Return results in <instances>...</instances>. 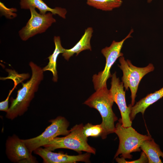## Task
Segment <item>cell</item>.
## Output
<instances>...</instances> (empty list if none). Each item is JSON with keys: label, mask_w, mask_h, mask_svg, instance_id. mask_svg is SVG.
Listing matches in <instances>:
<instances>
[{"label": "cell", "mask_w": 163, "mask_h": 163, "mask_svg": "<svg viewBox=\"0 0 163 163\" xmlns=\"http://www.w3.org/2000/svg\"><path fill=\"white\" fill-rule=\"evenodd\" d=\"M29 65L32 72L30 78L26 83H22V87L18 91L16 97L10 99L11 104L6 115L8 119L13 120L27 111L43 79V69L33 62H30Z\"/></svg>", "instance_id": "obj_1"}, {"label": "cell", "mask_w": 163, "mask_h": 163, "mask_svg": "<svg viewBox=\"0 0 163 163\" xmlns=\"http://www.w3.org/2000/svg\"><path fill=\"white\" fill-rule=\"evenodd\" d=\"M95 91L84 104L96 109L100 113L102 118L101 124L103 129L101 136L104 139L108 135L114 133V123L118 118L112 110L114 102L107 86L101 87Z\"/></svg>", "instance_id": "obj_2"}, {"label": "cell", "mask_w": 163, "mask_h": 163, "mask_svg": "<svg viewBox=\"0 0 163 163\" xmlns=\"http://www.w3.org/2000/svg\"><path fill=\"white\" fill-rule=\"evenodd\" d=\"M114 131L119 139L118 149L115 154V158L121 155L124 158L131 159V153L140 152V146L145 140L152 138L150 136L141 134L131 126L124 127L122 125L121 118L116 124Z\"/></svg>", "instance_id": "obj_3"}, {"label": "cell", "mask_w": 163, "mask_h": 163, "mask_svg": "<svg viewBox=\"0 0 163 163\" xmlns=\"http://www.w3.org/2000/svg\"><path fill=\"white\" fill-rule=\"evenodd\" d=\"M83 124H77L70 129L69 134L62 137H56L43 146L51 151L58 149H66L80 153L82 151L95 154L96 149L87 142V138L82 133Z\"/></svg>", "instance_id": "obj_4"}, {"label": "cell", "mask_w": 163, "mask_h": 163, "mask_svg": "<svg viewBox=\"0 0 163 163\" xmlns=\"http://www.w3.org/2000/svg\"><path fill=\"white\" fill-rule=\"evenodd\" d=\"M119 60L120 65L118 66L123 73L122 82L125 90H128L129 88L130 90L131 104L133 106L135 104L136 94L141 80L145 75L153 71L155 67L152 63L145 67H136L130 60H126L123 56L120 57Z\"/></svg>", "instance_id": "obj_5"}, {"label": "cell", "mask_w": 163, "mask_h": 163, "mask_svg": "<svg viewBox=\"0 0 163 163\" xmlns=\"http://www.w3.org/2000/svg\"><path fill=\"white\" fill-rule=\"evenodd\" d=\"M133 32V29H131L128 34L121 40H113L109 46L106 47L101 50V52L106 59V64L103 71L93 76L92 81L95 90L107 86V80L112 76L111 68L117 59L123 56V54L121 51L123 43L127 39L132 37L131 34Z\"/></svg>", "instance_id": "obj_6"}, {"label": "cell", "mask_w": 163, "mask_h": 163, "mask_svg": "<svg viewBox=\"0 0 163 163\" xmlns=\"http://www.w3.org/2000/svg\"><path fill=\"white\" fill-rule=\"evenodd\" d=\"M51 123L40 135L32 138L23 139L26 145L32 153L38 148L43 146L51 140L59 135L66 136L69 133L70 130L68 129L69 123L64 117L59 116L50 120Z\"/></svg>", "instance_id": "obj_7"}, {"label": "cell", "mask_w": 163, "mask_h": 163, "mask_svg": "<svg viewBox=\"0 0 163 163\" xmlns=\"http://www.w3.org/2000/svg\"><path fill=\"white\" fill-rule=\"evenodd\" d=\"M29 9L30 18L26 25L19 31L20 38L24 41L37 34L45 32L56 22L51 12L42 14L38 13L34 8L30 7Z\"/></svg>", "instance_id": "obj_8"}, {"label": "cell", "mask_w": 163, "mask_h": 163, "mask_svg": "<svg viewBox=\"0 0 163 163\" xmlns=\"http://www.w3.org/2000/svg\"><path fill=\"white\" fill-rule=\"evenodd\" d=\"M6 153L12 162L18 163L38 162L27 147L23 139L14 134L9 136L6 142Z\"/></svg>", "instance_id": "obj_9"}, {"label": "cell", "mask_w": 163, "mask_h": 163, "mask_svg": "<svg viewBox=\"0 0 163 163\" xmlns=\"http://www.w3.org/2000/svg\"><path fill=\"white\" fill-rule=\"evenodd\" d=\"M111 87L110 91L114 102L118 106L120 110L122 125L124 127L131 126L132 121L129 115L131 111V104L127 106L125 98V91L122 82L120 81L115 72L112 75Z\"/></svg>", "instance_id": "obj_10"}, {"label": "cell", "mask_w": 163, "mask_h": 163, "mask_svg": "<svg viewBox=\"0 0 163 163\" xmlns=\"http://www.w3.org/2000/svg\"><path fill=\"white\" fill-rule=\"evenodd\" d=\"M34 153L40 156L44 163H75L82 161L85 163L90 162V153L70 155L61 153L53 152L52 151L41 147L35 149Z\"/></svg>", "instance_id": "obj_11"}, {"label": "cell", "mask_w": 163, "mask_h": 163, "mask_svg": "<svg viewBox=\"0 0 163 163\" xmlns=\"http://www.w3.org/2000/svg\"><path fill=\"white\" fill-rule=\"evenodd\" d=\"M163 97V87L153 93L147 94L131 107L130 118L132 121L136 115L141 113L143 115L146 109Z\"/></svg>", "instance_id": "obj_12"}, {"label": "cell", "mask_w": 163, "mask_h": 163, "mask_svg": "<svg viewBox=\"0 0 163 163\" xmlns=\"http://www.w3.org/2000/svg\"><path fill=\"white\" fill-rule=\"evenodd\" d=\"M20 5L21 9H29L32 7L38 9L41 14H45L49 11L53 14H57L64 19L66 18L67 12L64 8L56 7L52 8L49 7L43 0H20Z\"/></svg>", "instance_id": "obj_13"}, {"label": "cell", "mask_w": 163, "mask_h": 163, "mask_svg": "<svg viewBox=\"0 0 163 163\" xmlns=\"http://www.w3.org/2000/svg\"><path fill=\"white\" fill-rule=\"evenodd\" d=\"M93 32V30L91 27H88L85 29L81 39L73 47L69 49H65L64 53H62L64 59L68 61L75 54L77 56L83 51L86 50L91 51L90 40Z\"/></svg>", "instance_id": "obj_14"}, {"label": "cell", "mask_w": 163, "mask_h": 163, "mask_svg": "<svg viewBox=\"0 0 163 163\" xmlns=\"http://www.w3.org/2000/svg\"><path fill=\"white\" fill-rule=\"evenodd\" d=\"M53 40L55 45V50L52 54L48 57L49 61L47 65L42 69L44 72L47 71L51 72L53 74L52 80L56 82L58 78L56 69L57 58L59 54L64 53L65 49L61 45L59 36H54Z\"/></svg>", "instance_id": "obj_15"}, {"label": "cell", "mask_w": 163, "mask_h": 163, "mask_svg": "<svg viewBox=\"0 0 163 163\" xmlns=\"http://www.w3.org/2000/svg\"><path fill=\"white\" fill-rule=\"evenodd\" d=\"M140 149L147 156L148 163H162L160 158H163V152L152 138L144 141L141 145Z\"/></svg>", "instance_id": "obj_16"}, {"label": "cell", "mask_w": 163, "mask_h": 163, "mask_svg": "<svg viewBox=\"0 0 163 163\" xmlns=\"http://www.w3.org/2000/svg\"><path fill=\"white\" fill-rule=\"evenodd\" d=\"M87 4L97 9L105 11H111L120 7L122 0H86Z\"/></svg>", "instance_id": "obj_17"}, {"label": "cell", "mask_w": 163, "mask_h": 163, "mask_svg": "<svg viewBox=\"0 0 163 163\" xmlns=\"http://www.w3.org/2000/svg\"><path fill=\"white\" fill-rule=\"evenodd\" d=\"M103 132V129L101 124L93 125L88 123L83 126L82 133L86 138L88 137H97L101 136Z\"/></svg>", "instance_id": "obj_18"}, {"label": "cell", "mask_w": 163, "mask_h": 163, "mask_svg": "<svg viewBox=\"0 0 163 163\" xmlns=\"http://www.w3.org/2000/svg\"><path fill=\"white\" fill-rule=\"evenodd\" d=\"M7 72L8 73V75L6 77H0V79L5 80L10 79L12 80L14 82V85L17 86V85L24 80L28 78L30 76L29 74H18L14 70L11 69H7Z\"/></svg>", "instance_id": "obj_19"}, {"label": "cell", "mask_w": 163, "mask_h": 163, "mask_svg": "<svg viewBox=\"0 0 163 163\" xmlns=\"http://www.w3.org/2000/svg\"><path fill=\"white\" fill-rule=\"evenodd\" d=\"M116 161L118 163H148V160L147 156L145 153L142 151L141 154L140 158L136 160L132 161H127L123 157L119 158L117 157L115 158Z\"/></svg>", "instance_id": "obj_20"}, {"label": "cell", "mask_w": 163, "mask_h": 163, "mask_svg": "<svg viewBox=\"0 0 163 163\" xmlns=\"http://www.w3.org/2000/svg\"><path fill=\"white\" fill-rule=\"evenodd\" d=\"M16 87V86L14 85L12 89L10 91L8 96L5 100L0 102V111L6 112L8 110L9 108L8 107V102L10 97Z\"/></svg>", "instance_id": "obj_21"}, {"label": "cell", "mask_w": 163, "mask_h": 163, "mask_svg": "<svg viewBox=\"0 0 163 163\" xmlns=\"http://www.w3.org/2000/svg\"><path fill=\"white\" fill-rule=\"evenodd\" d=\"M153 0H147V2L148 3L151 2Z\"/></svg>", "instance_id": "obj_22"}]
</instances>
